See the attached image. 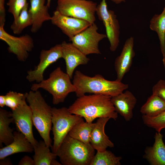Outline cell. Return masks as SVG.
Masks as SVG:
<instances>
[{
  "label": "cell",
  "instance_id": "6da1fadb",
  "mask_svg": "<svg viewBox=\"0 0 165 165\" xmlns=\"http://www.w3.org/2000/svg\"><path fill=\"white\" fill-rule=\"evenodd\" d=\"M111 97L101 94H85L78 97L68 109L71 113L84 118L88 123H92L96 119L102 117L116 120L118 113L112 102Z\"/></svg>",
  "mask_w": 165,
  "mask_h": 165
},
{
  "label": "cell",
  "instance_id": "7a4b0ae2",
  "mask_svg": "<svg viewBox=\"0 0 165 165\" xmlns=\"http://www.w3.org/2000/svg\"><path fill=\"white\" fill-rule=\"evenodd\" d=\"M72 83L76 88L75 93L77 97L86 93L101 94L112 97L122 93L129 87L128 84L116 79L108 80L100 74L90 77L78 70L75 72Z\"/></svg>",
  "mask_w": 165,
  "mask_h": 165
},
{
  "label": "cell",
  "instance_id": "3957f363",
  "mask_svg": "<svg viewBox=\"0 0 165 165\" xmlns=\"http://www.w3.org/2000/svg\"><path fill=\"white\" fill-rule=\"evenodd\" d=\"M26 101L32 113L33 124L46 145L51 147L50 132L52 127V108L38 90L26 93Z\"/></svg>",
  "mask_w": 165,
  "mask_h": 165
},
{
  "label": "cell",
  "instance_id": "277c9868",
  "mask_svg": "<svg viewBox=\"0 0 165 165\" xmlns=\"http://www.w3.org/2000/svg\"><path fill=\"white\" fill-rule=\"evenodd\" d=\"M95 150L90 143H84L68 134L55 153L62 165H90Z\"/></svg>",
  "mask_w": 165,
  "mask_h": 165
},
{
  "label": "cell",
  "instance_id": "5b68a950",
  "mask_svg": "<svg viewBox=\"0 0 165 165\" xmlns=\"http://www.w3.org/2000/svg\"><path fill=\"white\" fill-rule=\"evenodd\" d=\"M71 79L66 73L58 67L50 73L47 79L32 84L31 89L35 91L42 89L47 91L52 96L53 104L57 105L64 102L69 93L76 91L75 86Z\"/></svg>",
  "mask_w": 165,
  "mask_h": 165
},
{
  "label": "cell",
  "instance_id": "8992f818",
  "mask_svg": "<svg viewBox=\"0 0 165 165\" xmlns=\"http://www.w3.org/2000/svg\"><path fill=\"white\" fill-rule=\"evenodd\" d=\"M82 120L83 118L80 116L71 113L66 107L52 108V130L54 140L51 147L52 152L56 153L72 129Z\"/></svg>",
  "mask_w": 165,
  "mask_h": 165
},
{
  "label": "cell",
  "instance_id": "52a82bcc",
  "mask_svg": "<svg viewBox=\"0 0 165 165\" xmlns=\"http://www.w3.org/2000/svg\"><path fill=\"white\" fill-rule=\"evenodd\" d=\"M96 2L87 0H57L56 10L61 14L95 23Z\"/></svg>",
  "mask_w": 165,
  "mask_h": 165
},
{
  "label": "cell",
  "instance_id": "ba28073f",
  "mask_svg": "<svg viewBox=\"0 0 165 165\" xmlns=\"http://www.w3.org/2000/svg\"><path fill=\"white\" fill-rule=\"evenodd\" d=\"M98 28L94 23L73 37L70 41L77 48L86 55L101 53L99 48L100 41L106 37L105 34L99 33Z\"/></svg>",
  "mask_w": 165,
  "mask_h": 165
},
{
  "label": "cell",
  "instance_id": "9c48e42d",
  "mask_svg": "<svg viewBox=\"0 0 165 165\" xmlns=\"http://www.w3.org/2000/svg\"><path fill=\"white\" fill-rule=\"evenodd\" d=\"M96 13L105 26L110 50L114 52L119 43L120 26L117 16L113 11L108 9L106 0H102L97 5Z\"/></svg>",
  "mask_w": 165,
  "mask_h": 165
},
{
  "label": "cell",
  "instance_id": "30bf717a",
  "mask_svg": "<svg viewBox=\"0 0 165 165\" xmlns=\"http://www.w3.org/2000/svg\"><path fill=\"white\" fill-rule=\"evenodd\" d=\"M0 39L8 45L9 52L15 55L22 62L26 60L34 46L33 39L29 35L26 34L20 37L12 35L6 31L4 26H0Z\"/></svg>",
  "mask_w": 165,
  "mask_h": 165
},
{
  "label": "cell",
  "instance_id": "8fae6325",
  "mask_svg": "<svg viewBox=\"0 0 165 165\" xmlns=\"http://www.w3.org/2000/svg\"><path fill=\"white\" fill-rule=\"evenodd\" d=\"M61 44H57L49 50H42L39 56V61L33 70L27 72L26 76L29 82L39 83L44 79V73L46 69L52 64L62 58Z\"/></svg>",
  "mask_w": 165,
  "mask_h": 165
},
{
  "label": "cell",
  "instance_id": "7c38bea8",
  "mask_svg": "<svg viewBox=\"0 0 165 165\" xmlns=\"http://www.w3.org/2000/svg\"><path fill=\"white\" fill-rule=\"evenodd\" d=\"M51 21L68 37L70 41L91 24L85 20L63 15L56 10L53 12Z\"/></svg>",
  "mask_w": 165,
  "mask_h": 165
},
{
  "label": "cell",
  "instance_id": "4fadbf2b",
  "mask_svg": "<svg viewBox=\"0 0 165 165\" xmlns=\"http://www.w3.org/2000/svg\"><path fill=\"white\" fill-rule=\"evenodd\" d=\"M12 111L17 130L24 134L34 147L38 141L33 133L32 113L30 106L26 102Z\"/></svg>",
  "mask_w": 165,
  "mask_h": 165
},
{
  "label": "cell",
  "instance_id": "5bb4252c",
  "mask_svg": "<svg viewBox=\"0 0 165 165\" xmlns=\"http://www.w3.org/2000/svg\"><path fill=\"white\" fill-rule=\"evenodd\" d=\"M61 44L62 58L64 59L66 64V73L72 79L76 68L79 65L86 64L90 59L72 43L64 41Z\"/></svg>",
  "mask_w": 165,
  "mask_h": 165
},
{
  "label": "cell",
  "instance_id": "9a60e30c",
  "mask_svg": "<svg viewBox=\"0 0 165 165\" xmlns=\"http://www.w3.org/2000/svg\"><path fill=\"white\" fill-rule=\"evenodd\" d=\"M134 46V38L131 37L126 40L120 55L115 60L114 67L118 81H121L130 71L135 55Z\"/></svg>",
  "mask_w": 165,
  "mask_h": 165
},
{
  "label": "cell",
  "instance_id": "2e32d148",
  "mask_svg": "<svg viewBox=\"0 0 165 165\" xmlns=\"http://www.w3.org/2000/svg\"><path fill=\"white\" fill-rule=\"evenodd\" d=\"M111 100L116 111L126 121H130L132 118L133 110L137 103V99L131 91L128 90L123 91L112 97Z\"/></svg>",
  "mask_w": 165,
  "mask_h": 165
},
{
  "label": "cell",
  "instance_id": "e0dca14e",
  "mask_svg": "<svg viewBox=\"0 0 165 165\" xmlns=\"http://www.w3.org/2000/svg\"><path fill=\"white\" fill-rule=\"evenodd\" d=\"M110 119L102 117L98 118L92 130L90 143L97 151L102 152L108 147H114V143L105 134V128Z\"/></svg>",
  "mask_w": 165,
  "mask_h": 165
},
{
  "label": "cell",
  "instance_id": "ac0fdd59",
  "mask_svg": "<svg viewBox=\"0 0 165 165\" xmlns=\"http://www.w3.org/2000/svg\"><path fill=\"white\" fill-rule=\"evenodd\" d=\"M46 0H30V7L28 9L32 19L31 29L33 33L37 32L45 21L51 20L52 16L49 12V8L45 5Z\"/></svg>",
  "mask_w": 165,
  "mask_h": 165
},
{
  "label": "cell",
  "instance_id": "d6986e66",
  "mask_svg": "<svg viewBox=\"0 0 165 165\" xmlns=\"http://www.w3.org/2000/svg\"><path fill=\"white\" fill-rule=\"evenodd\" d=\"M13 140L8 145L0 149V160L15 153L32 152L34 151V147L25 135L18 131L13 132Z\"/></svg>",
  "mask_w": 165,
  "mask_h": 165
},
{
  "label": "cell",
  "instance_id": "ffe728a7",
  "mask_svg": "<svg viewBox=\"0 0 165 165\" xmlns=\"http://www.w3.org/2000/svg\"><path fill=\"white\" fill-rule=\"evenodd\" d=\"M163 138L160 132L156 133L153 146L145 150L143 157L151 165H165V145Z\"/></svg>",
  "mask_w": 165,
  "mask_h": 165
},
{
  "label": "cell",
  "instance_id": "44dd1931",
  "mask_svg": "<svg viewBox=\"0 0 165 165\" xmlns=\"http://www.w3.org/2000/svg\"><path fill=\"white\" fill-rule=\"evenodd\" d=\"M12 112L0 108V146L2 144L7 145L13 140V130L9 127L10 124L13 123Z\"/></svg>",
  "mask_w": 165,
  "mask_h": 165
},
{
  "label": "cell",
  "instance_id": "7402d4cb",
  "mask_svg": "<svg viewBox=\"0 0 165 165\" xmlns=\"http://www.w3.org/2000/svg\"><path fill=\"white\" fill-rule=\"evenodd\" d=\"M165 111V101L158 96L152 94L141 107L142 115L149 117L156 116Z\"/></svg>",
  "mask_w": 165,
  "mask_h": 165
},
{
  "label": "cell",
  "instance_id": "603a6c76",
  "mask_svg": "<svg viewBox=\"0 0 165 165\" xmlns=\"http://www.w3.org/2000/svg\"><path fill=\"white\" fill-rule=\"evenodd\" d=\"M49 148L44 140L38 142L34 146L35 165H50L52 161L56 159L57 155L50 152Z\"/></svg>",
  "mask_w": 165,
  "mask_h": 165
},
{
  "label": "cell",
  "instance_id": "cb8c5ba5",
  "mask_svg": "<svg viewBox=\"0 0 165 165\" xmlns=\"http://www.w3.org/2000/svg\"><path fill=\"white\" fill-rule=\"evenodd\" d=\"M95 124V123L84 122L83 119L75 125L68 134L71 137L82 142L90 144Z\"/></svg>",
  "mask_w": 165,
  "mask_h": 165
},
{
  "label": "cell",
  "instance_id": "d4e9b609",
  "mask_svg": "<svg viewBox=\"0 0 165 165\" xmlns=\"http://www.w3.org/2000/svg\"><path fill=\"white\" fill-rule=\"evenodd\" d=\"M150 28L158 35L163 60H165V6L161 14H155L152 18L150 21Z\"/></svg>",
  "mask_w": 165,
  "mask_h": 165
},
{
  "label": "cell",
  "instance_id": "484cf974",
  "mask_svg": "<svg viewBox=\"0 0 165 165\" xmlns=\"http://www.w3.org/2000/svg\"><path fill=\"white\" fill-rule=\"evenodd\" d=\"M28 3L22 10L19 16L14 19L10 29L15 34H21L26 28L31 26L32 19L28 9Z\"/></svg>",
  "mask_w": 165,
  "mask_h": 165
},
{
  "label": "cell",
  "instance_id": "4316f807",
  "mask_svg": "<svg viewBox=\"0 0 165 165\" xmlns=\"http://www.w3.org/2000/svg\"><path fill=\"white\" fill-rule=\"evenodd\" d=\"M122 159L121 157L116 156L107 149L102 152L97 151L90 165H120Z\"/></svg>",
  "mask_w": 165,
  "mask_h": 165
},
{
  "label": "cell",
  "instance_id": "83f0119b",
  "mask_svg": "<svg viewBox=\"0 0 165 165\" xmlns=\"http://www.w3.org/2000/svg\"><path fill=\"white\" fill-rule=\"evenodd\" d=\"M5 95L6 106L10 108L12 110L26 102L25 93L9 91Z\"/></svg>",
  "mask_w": 165,
  "mask_h": 165
},
{
  "label": "cell",
  "instance_id": "f1b7e54d",
  "mask_svg": "<svg viewBox=\"0 0 165 165\" xmlns=\"http://www.w3.org/2000/svg\"><path fill=\"white\" fill-rule=\"evenodd\" d=\"M142 118L145 125L155 129L157 132H160L162 129L165 128V111L154 117L142 115Z\"/></svg>",
  "mask_w": 165,
  "mask_h": 165
},
{
  "label": "cell",
  "instance_id": "f546056e",
  "mask_svg": "<svg viewBox=\"0 0 165 165\" xmlns=\"http://www.w3.org/2000/svg\"><path fill=\"white\" fill-rule=\"evenodd\" d=\"M27 0H9L7 3L8 12L12 14L14 19L19 15L22 10L28 3Z\"/></svg>",
  "mask_w": 165,
  "mask_h": 165
},
{
  "label": "cell",
  "instance_id": "4dcf8cb0",
  "mask_svg": "<svg viewBox=\"0 0 165 165\" xmlns=\"http://www.w3.org/2000/svg\"><path fill=\"white\" fill-rule=\"evenodd\" d=\"M152 94L156 95L165 101V80L160 79L152 88Z\"/></svg>",
  "mask_w": 165,
  "mask_h": 165
},
{
  "label": "cell",
  "instance_id": "1f68e13d",
  "mask_svg": "<svg viewBox=\"0 0 165 165\" xmlns=\"http://www.w3.org/2000/svg\"><path fill=\"white\" fill-rule=\"evenodd\" d=\"M5 0H0V26H4L6 21Z\"/></svg>",
  "mask_w": 165,
  "mask_h": 165
},
{
  "label": "cell",
  "instance_id": "d6a6232c",
  "mask_svg": "<svg viewBox=\"0 0 165 165\" xmlns=\"http://www.w3.org/2000/svg\"><path fill=\"white\" fill-rule=\"evenodd\" d=\"M19 165H35L34 161L30 157L25 156L20 161Z\"/></svg>",
  "mask_w": 165,
  "mask_h": 165
},
{
  "label": "cell",
  "instance_id": "836d02e7",
  "mask_svg": "<svg viewBox=\"0 0 165 165\" xmlns=\"http://www.w3.org/2000/svg\"><path fill=\"white\" fill-rule=\"evenodd\" d=\"M12 163L10 160L9 158H6L0 160V165H11Z\"/></svg>",
  "mask_w": 165,
  "mask_h": 165
},
{
  "label": "cell",
  "instance_id": "e575fe53",
  "mask_svg": "<svg viewBox=\"0 0 165 165\" xmlns=\"http://www.w3.org/2000/svg\"><path fill=\"white\" fill-rule=\"evenodd\" d=\"M6 105V100L5 95H1L0 96V106L3 108Z\"/></svg>",
  "mask_w": 165,
  "mask_h": 165
},
{
  "label": "cell",
  "instance_id": "d590c367",
  "mask_svg": "<svg viewBox=\"0 0 165 165\" xmlns=\"http://www.w3.org/2000/svg\"><path fill=\"white\" fill-rule=\"evenodd\" d=\"M62 165L61 163H60L57 161L56 159H54L51 162L50 165Z\"/></svg>",
  "mask_w": 165,
  "mask_h": 165
},
{
  "label": "cell",
  "instance_id": "8d00e7d4",
  "mask_svg": "<svg viewBox=\"0 0 165 165\" xmlns=\"http://www.w3.org/2000/svg\"><path fill=\"white\" fill-rule=\"evenodd\" d=\"M112 1L115 2L116 4L120 3L122 2H124L125 0H111Z\"/></svg>",
  "mask_w": 165,
  "mask_h": 165
},
{
  "label": "cell",
  "instance_id": "74e56055",
  "mask_svg": "<svg viewBox=\"0 0 165 165\" xmlns=\"http://www.w3.org/2000/svg\"><path fill=\"white\" fill-rule=\"evenodd\" d=\"M51 0H47L46 6L49 8L50 7V3Z\"/></svg>",
  "mask_w": 165,
  "mask_h": 165
},
{
  "label": "cell",
  "instance_id": "f35d334b",
  "mask_svg": "<svg viewBox=\"0 0 165 165\" xmlns=\"http://www.w3.org/2000/svg\"><path fill=\"white\" fill-rule=\"evenodd\" d=\"M163 66L165 69V60H163Z\"/></svg>",
  "mask_w": 165,
  "mask_h": 165
}]
</instances>
